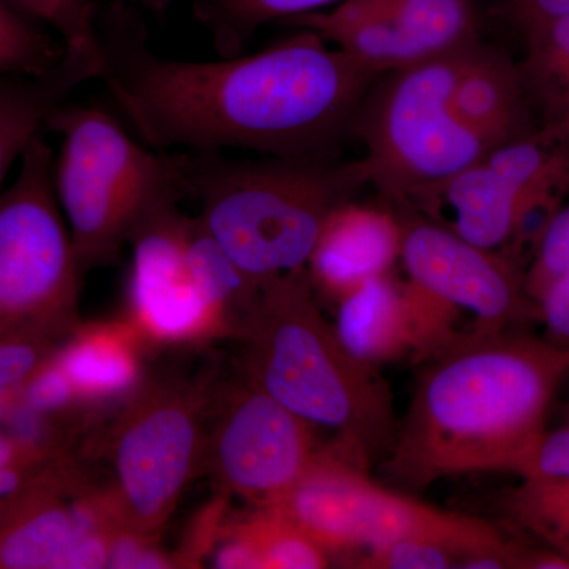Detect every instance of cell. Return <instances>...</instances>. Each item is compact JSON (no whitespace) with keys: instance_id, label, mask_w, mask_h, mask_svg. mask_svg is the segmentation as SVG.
<instances>
[{"instance_id":"cb8c5ba5","label":"cell","mask_w":569,"mask_h":569,"mask_svg":"<svg viewBox=\"0 0 569 569\" xmlns=\"http://www.w3.org/2000/svg\"><path fill=\"white\" fill-rule=\"evenodd\" d=\"M508 503L523 530L569 557V478H522Z\"/></svg>"},{"instance_id":"4fadbf2b","label":"cell","mask_w":569,"mask_h":569,"mask_svg":"<svg viewBox=\"0 0 569 569\" xmlns=\"http://www.w3.org/2000/svg\"><path fill=\"white\" fill-rule=\"evenodd\" d=\"M179 201L153 208L130 236L129 323L142 342L176 346L233 336L227 318L194 282L187 260L190 217Z\"/></svg>"},{"instance_id":"83f0119b","label":"cell","mask_w":569,"mask_h":569,"mask_svg":"<svg viewBox=\"0 0 569 569\" xmlns=\"http://www.w3.org/2000/svg\"><path fill=\"white\" fill-rule=\"evenodd\" d=\"M59 347L61 340L40 332L0 337V389L21 391Z\"/></svg>"},{"instance_id":"d6a6232c","label":"cell","mask_w":569,"mask_h":569,"mask_svg":"<svg viewBox=\"0 0 569 569\" xmlns=\"http://www.w3.org/2000/svg\"><path fill=\"white\" fill-rule=\"evenodd\" d=\"M519 477L569 478V425L546 432Z\"/></svg>"},{"instance_id":"3957f363","label":"cell","mask_w":569,"mask_h":569,"mask_svg":"<svg viewBox=\"0 0 569 569\" xmlns=\"http://www.w3.org/2000/svg\"><path fill=\"white\" fill-rule=\"evenodd\" d=\"M171 156L198 220L257 284L307 268L328 217L370 183L365 157Z\"/></svg>"},{"instance_id":"f546056e","label":"cell","mask_w":569,"mask_h":569,"mask_svg":"<svg viewBox=\"0 0 569 569\" xmlns=\"http://www.w3.org/2000/svg\"><path fill=\"white\" fill-rule=\"evenodd\" d=\"M458 553L433 542L400 539L385 542L367 550L356 560L355 568L362 569H447L458 568Z\"/></svg>"},{"instance_id":"277c9868","label":"cell","mask_w":569,"mask_h":569,"mask_svg":"<svg viewBox=\"0 0 569 569\" xmlns=\"http://www.w3.org/2000/svg\"><path fill=\"white\" fill-rule=\"evenodd\" d=\"M238 337L246 378L272 399L312 427L336 430L361 462L389 452L397 432L391 389L326 321L307 268L260 284Z\"/></svg>"},{"instance_id":"7402d4cb","label":"cell","mask_w":569,"mask_h":569,"mask_svg":"<svg viewBox=\"0 0 569 569\" xmlns=\"http://www.w3.org/2000/svg\"><path fill=\"white\" fill-rule=\"evenodd\" d=\"M66 61V48L44 26L0 0V77H44Z\"/></svg>"},{"instance_id":"52a82bcc","label":"cell","mask_w":569,"mask_h":569,"mask_svg":"<svg viewBox=\"0 0 569 569\" xmlns=\"http://www.w3.org/2000/svg\"><path fill=\"white\" fill-rule=\"evenodd\" d=\"M468 47L383 74L356 112L370 183L395 203H413L492 151L452 108Z\"/></svg>"},{"instance_id":"4dcf8cb0","label":"cell","mask_w":569,"mask_h":569,"mask_svg":"<svg viewBox=\"0 0 569 569\" xmlns=\"http://www.w3.org/2000/svg\"><path fill=\"white\" fill-rule=\"evenodd\" d=\"M108 568L173 569L179 568V560L176 553L173 556L157 545L156 535L116 526L110 535Z\"/></svg>"},{"instance_id":"8fae6325","label":"cell","mask_w":569,"mask_h":569,"mask_svg":"<svg viewBox=\"0 0 569 569\" xmlns=\"http://www.w3.org/2000/svg\"><path fill=\"white\" fill-rule=\"evenodd\" d=\"M313 429L244 378L220 402L206 437L204 466L223 493L272 507L320 451Z\"/></svg>"},{"instance_id":"8992f818","label":"cell","mask_w":569,"mask_h":569,"mask_svg":"<svg viewBox=\"0 0 569 569\" xmlns=\"http://www.w3.org/2000/svg\"><path fill=\"white\" fill-rule=\"evenodd\" d=\"M365 463L339 443L321 449L298 482L272 505L298 523L329 557L415 539L470 557H496L522 569L527 546L509 541L486 520L443 511L376 485ZM458 563V565H459Z\"/></svg>"},{"instance_id":"44dd1931","label":"cell","mask_w":569,"mask_h":569,"mask_svg":"<svg viewBox=\"0 0 569 569\" xmlns=\"http://www.w3.org/2000/svg\"><path fill=\"white\" fill-rule=\"evenodd\" d=\"M342 0H197V17L211 33L222 58L238 56L268 22L325 10Z\"/></svg>"},{"instance_id":"9a60e30c","label":"cell","mask_w":569,"mask_h":569,"mask_svg":"<svg viewBox=\"0 0 569 569\" xmlns=\"http://www.w3.org/2000/svg\"><path fill=\"white\" fill-rule=\"evenodd\" d=\"M400 244L399 217L350 200L326 220L307 272L316 290L339 302L367 280L391 272L400 258Z\"/></svg>"},{"instance_id":"836d02e7","label":"cell","mask_w":569,"mask_h":569,"mask_svg":"<svg viewBox=\"0 0 569 569\" xmlns=\"http://www.w3.org/2000/svg\"><path fill=\"white\" fill-rule=\"evenodd\" d=\"M112 529L96 531V533L86 535V537L71 542L70 548L66 550L61 560L58 561L56 569L108 568Z\"/></svg>"},{"instance_id":"e575fe53","label":"cell","mask_w":569,"mask_h":569,"mask_svg":"<svg viewBox=\"0 0 569 569\" xmlns=\"http://www.w3.org/2000/svg\"><path fill=\"white\" fill-rule=\"evenodd\" d=\"M505 10L509 20L526 33L542 22L569 13V0H507Z\"/></svg>"},{"instance_id":"6da1fadb","label":"cell","mask_w":569,"mask_h":569,"mask_svg":"<svg viewBox=\"0 0 569 569\" xmlns=\"http://www.w3.org/2000/svg\"><path fill=\"white\" fill-rule=\"evenodd\" d=\"M97 29L99 80L140 140L163 153L337 156L383 77L306 29L219 61L159 54L123 10L99 14Z\"/></svg>"},{"instance_id":"8d00e7d4","label":"cell","mask_w":569,"mask_h":569,"mask_svg":"<svg viewBox=\"0 0 569 569\" xmlns=\"http://www.w3.org/2000/svg\"><path fill=\"white\" fill-rule=\"evenodd\" d=\"M545 126L550 127L557 134H560L563 140L569 142V86L567 91L557 103L556 110L549 116Z\"/></svg>"},{"instance_id":"4316f807","label":"cell","mask_w":569,"mask_h":569,"mask_svg":"<svg viewBox=\"0 0 569 569\" xmlns=\"http://www.w3.org/2000/svg\"><path fill=\"white\" fill-rule=\"evenodd\" d=\"M20 399L33 410L71 425L89 411L56 353L22 387Z\"/></svg>"},{"instance_id":"7a4b0ae2","label":"cell","mask_w":569,"mask_h":569,"mask_svg":"<svg viewBox=\"0 0 569 569\" xmlns=\"http://www.w3.org/2000/svg\"><path fill=\"white\" fill-rule=\"evenodd\" d=\"M425 359L389 449V478L422 490L479 471L519 475L548 432L569 347L512 329L468 332Z\"/></svg>"},{"instance_id":"f1b7e54d","label":"cell","mask_w":569,"mask_h":569,"mask_svg":"<svg viewBox=\"0 0 569 569\" xmlns=\"http://www.w3.org/2000/svg\"><path fill=\"white\" fill-rule=\"evenodd\" d=\"M569 269V203L546 227L526 271V291L533 305L550 283Z\"/></svg>"},{"instance_id":"484cf974","label":"cell","mask_w":569,"mask_h":569,"mask_svg":"<svg viewBox=\"0 0 569 569\" xmlns=\"http://www.w3.org/2000/svg\"><path fill=\"white\" fill-rule=\"evenodd\" d=\"M26 17L50 29L66 48V56L88 63L99 80V11L92 0H7Z\"/></svg>"},{"instance_id":"9c48e42d","label":"cell","mask_w":569,"mask_h":569,"mask_svg":"<svg viewBox=\"0 0 569 569\" xmlns=\"http://www.w3.org/2000/svg\"><path fill=\"white\" fill-rule=\"evenodd\" d=\"M569 192V142L548 126L498 146L478 162L421 194L411 206L445 208L460 238L526 269L546 227ZM530 258V261H531Z\"/></svg>"},{"instance_id":"ab89813d","label":"cell","mask_w":569,"mask_h":569,"mask_svg":"<svg viewBox=\"0 0 569 569\" xmlns=\"http://www.w3.org/2000/svg\"><path fill=\"white\" fill-rule=\"evenodd\" d=\"M565 425H569V400L567 403V408H565Z\"/></svg>"},{"instance_id":"ac0fdd59","label":"cell","mask_w":569,"mask_h":569,"mask_svg":"<svg viewBox=\"0 0 569 569\" xmlns=\"http://www.w3.org/2000/svg\"><path fill=\"white\" fill-rule=\"evenodd\" d=\"M336 331L366 365L380 366L418 355V331L407 284L391 272L373 277L340 299Z\"/></svg>"},{"instance_id":"d4e9b609","label":"cell","mask_w":569,"mask_h":569,"mask_svg":"<svg viewBox=\"0 0 569 569\" xmlns=\"http://www.w3.org/2000/svg\"><path fill=\"white\" fill-rule=\"evenodd\" d=\"M527 56L520 67L530 97L548 103L549 112L569 86V13L526 32Z\"/></svg>"},{"instance_id":"d590c367","label":"cell","mask_w":569,"mask_h":569,"mask_svg":"<svg viewBox=\"0 0 569 569\" xmlns=\"http://www.w3.org/2000/svg\"><path fill=\"white\" fill-rule=\"evenodd\" d=\"M11 466L41 467L33 463L32 460L21 451V448L14 443L13 438H11L9 433L0 430V470Z\"/></svg>"},{"instance_id":"f35d334b","label":"cell","mask_w":569,"mask_h":569,"mask_svg":"<svg viewBox=\"0 0 569 569\" xmlns=\"http://www.w3.org/2000/svg\"><path fill=\"white\" fill-rule=\"evenodd\" d=\"M132 2L152 13L163 14L173 6L174 0H132Z\"/></svg>"},{"instance_id":"5b68a950","label":"cell","mask_w":569,"mask_h":569,"mask_svg":"<svg viewBox=\"0 0 569 569\" xmlns=\"http://www.w3.org/2000/svg\"><path fill=\"white\" fill-rule=\"evenodd\" d=\"M47 129L61 137L52 178L81 274L114 263L153 208L186 197L173 156L134 140L102 108L67 102Z\"/></svg>"},{"instance_id":"e0dca14e","label":"cell","mask_w":569,"mask_h":569,"mask_svg":"<svg viewBox=\"0 0 569 569\" xmlns=\"http://www.w3.org/2000/svg\"><path fill=\"white\" fill-rule=\"evenodd\" d=\"M142 340L129 321L77 326L56 351L86 407L130 399L142 387Z\"/></svg>"},{"instance_id":"ba28073f","label":"cell","mask_w":569,"mask_h":569,"mask_svg":"<svg viewBox=\"0 0 569 569\" xmlns=\"http://www.w3.org/2000/svg\"><path fill=\"white\" fill-rule=\"evenodd\" d=\"M0 192V337L77 328L81 271L54 192V153L39 134Z\"/></svg>"},{"instance_id":"74e56055","label":"cell","mask_w":569,"mask_h":569,"mask_svg":"<svg viewBox=\"0 0 569 569\" xmlns=\"http://www.w3.org/2000/svg\"><path fill=\"white\" fill-rule=\"evenodd\" d=\"M20 392L21 391H6V389H0V427L6 425L11 410L17 406L18 399H20Z\"/></svg>"},{"instance_id":"2e32d148","label":"cell","mask_w":569,"mask_h":569,"mask_svg":"<svg viewBox=\"0 0 569 569\" xmlns=\"http://www.w3.org/2000/svg\"><path fill=\"white\" fill-rule=\"evenodd\" d=\"M451 102L460 121L490 149L538 129L520 67L481 40L468 47Z\"/></svg>"},{"instance_id":"30bf717a","label":"cell","mask_w":569,"mask_h":569,"mask_svg":"<svg viewBox=\"0 0 569 569\" xmlns=\"http://www.w3.org/2000/svg\"><path fill=\"white\" fill-rule=\"evenodd\" d=\"M209 397L178 383H142L111 427L112 503L121 526L156 535L204 463Z\"/></svg>"},{"instance_id":"ffe728a7","label":"cell","mask_w":569,"mask_h":569,"mask_svg":"<svg viewBox=\"0 0 569 569\" xmlns=\"http://www.w3.org/2000/svg\"><path fill=\"white\" fill-rule=\"evenodd\" d=\"M388 21L427 58L462 50L479 39L471 0H372Z\"/></svg>"},{"instance_id":"5bb4252c","label":"cell","mask_w":569,"mask_h":569,"mask_svg":"<svg viewBox=\"0 0 569 569\" xmlns=\"http://www.w3.org/2000/svg\"><path fill=\"white\" fill-rule=\"evenodd\" d=\"M82 473L52 459L0 511V569H56L74 539L71 496Z\"/></svg>"},{"instance_id":"d6986e66","label":"cell","mask_w":569,"mask_h":569,"mask_svg":"<svg viewBox=\"0 0 569 569\" xmlns=\"http://www.w3.org/2000/svg\"><path fill=\"white\" fill-rule=\"evenodd\" d=\"M91 80H97L96 70L71 58L44 77H0V189L28 146L47 130L51 116Z\"/></svg>"},{"instance_id":"603a6c76","label":"cell","mask_w":569,"mask_h":569,"mask_svg":"<svg viewBox=\"0 0 569 569\" xmlns=\"http://www.w3.org/2000/svg\"><path fill=\"white\" fill-rule=\"evenodd\" d=\"M239 522L252 539L264 569H321L331 565L326 550L280 509L257 508Z\"/></svg>"},{"instance_id":"7c38bea8","label":"cell","mask_w":569,"mask_h":569,"mask_svg":"<svg viewBox=\"0 0 569 569\" xmlns=\"http://www.w3.org/2000/svg\"><path fill=\"white\" fill-rule=\"evenodd\" d=\"M402 220L400 260L408 280L456 320L473 317V332L509 331L537 307L526 291V269L437 222Z\"/></svg>"},{"instance_id":"1f68e13d","label":"cell","mask_w":569,"mask_h":569,"mask_svg":"<svg viewBox=\"0 0 569 569\" xmlns=\"http://www.w3.org/2000/svg\"><path fill=\"white\" fill-rule=\"evenodd\" d=\"M535 307L538 320L545 325L546 339L569 347V269L549 284Z\"/></svg>"}]
</instances>
